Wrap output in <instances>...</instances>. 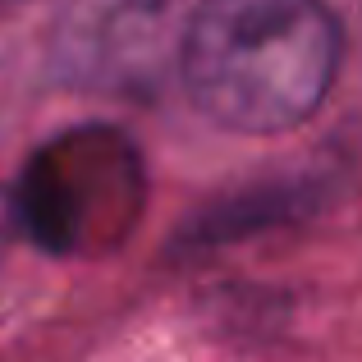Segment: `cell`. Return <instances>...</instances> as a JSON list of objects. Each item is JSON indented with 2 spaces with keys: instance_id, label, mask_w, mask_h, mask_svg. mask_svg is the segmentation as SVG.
Here are the masks:
<instances>
[{
  "instance_id": "cell-1",
  "label": "cell",
  "mask_w": 362,
  "mask_h": 362,
  "mask_svg": "<svg viewBox=\"0 0 362 362\" xmlns=\"http://www.w3.org/2000/svg\"><path fill=\"white\" fill-rule=\"evenodd\" d=\"M344 55L326 0H197L184 28V83L234 133L298 129L330 97Z\"/></svg>"
},
{
  "instance_id": "cell-2",
  "label": "cell",
  "mask_w": 362,
  "mask_h": 362,
  "mask_svg": "<svg viewBox=\"0 0 362 362\" xmlns=\"http://www.w3.org/2000/svg\"><path fill=\"white\" fill-rule=\"evenodd\" d=\"M18 225L51 252H106L133 230L142 206L138 151L110 129L64 133L42 147L14 193Z\"/></svg>"
},
{
  "instance_id": "cell-3",
  "label": "cell",
  "mask_w": 362,
  "mask_h": 362,
  "mask_svg": "<svg viewBox=\"0 0 362 362\" xmlns=\"http://www.w3.org/2000/svg\"><path fill=\"white\" fill-rule=\"evenodd\" d=\"M18 230H23V225H18V202H14V193L0 188V257H5V247Z\"/></svg>"
},
{
  "instance_id": "cell-4",
  "label": "cell",
  "mask_w": 362,
  "mask_h": 362,
  "mask_svg": "<svg viewBox=\"0 0 362 362\" xmlns=\"http://www.w3.org/2000/svg\"><path fill=\"white\" fill-rule=\"evenodd\" d=\"M23 0H0V14H9V9H18Z\"/></svg>"
}]
</instances>
